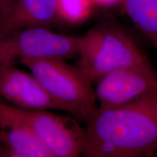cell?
<instances>
[{
	"label": "cell",
	"mask_w": 157,
	"mask_h": 157,
	"mask_svg": "<svg viewBox=\"0 0 157 157\" xmlns=\"http://www.w3.org/2000/svg\"><path fill=\"white\" fill-rule=\"evenodd\" d=\"M121 0H92L93 5H97L102 7H110L121 3Z\"/></svg>",
	"instance_id": "cell-12"
},
{
	"label": "cell",
	"mask_w": 157,
	"mask_h": 157,
	"mask_svg": "<svg viewBox=\"0 0 157 157\" xmlns=\"http://www.w3.org/2000/svg\"><path fill=\"white\" fill-rule=\"evenodd\" d=\"M40 82L60 109L78 120L87 121L98 109L92 84L77 67L61 58L21 59Z\"/></svg>",
	"instance_id": "cell-3"
},
{
	"label": "cell",
	"mask_w": 157,
	"mask_h": 157,
	"mask_svg": "<svg viewBox=\"0 0 157 157\" xmlns=\"http://www.w3.org/2000/svg\"><path fill=\"white\" fill-rule=\"evenodd\" d=\"M121 4L136 28L157 47V0H121Z\"/></svg>",
	"instance_id": "cell-10"
},
{
	"label": "cell",
	"mask_w": 157,
	"mask_h": 157,
	"mask_svg": "<svg viewBox=\"0 0 157 157\" xmlns=\"http://www.w3.org/2000/svg\"><path fill=\"white\" fill-rule=\"evenodd\" d=\"M0 156L52 157L15 107L0 102Z\"/></svg>",
	"instance_id": "cell-8"
},
{
	"label": "cell",
	"mask_w": 157,
	"mask_h": 157,
	"mask_svg": "<svg viewBox=\"0 0 157 157\" xmlns=\"http://www.w3.org/2000/svg\"><path fill=\"white\" fill-rule=\"evenodd\" d=\"M77 68L93 85L115 71L150 66V62L134 40L111 25H101L82 36Z\"/></svg>",
	"instance_id": "cell-2"
},
{
	"label": "cell",
	"mask_w": 157,
	"mask_h": 157,
	"mask_svg": "<svg viewBox=\"0 0 157 157\" xmlns=\"http://www.w3.org/2000/svg\"><path fill=\"white\" fill-rule=\"evenodd\" d=\"M59 19L71 24H79L89 18L93 10L92 0H56Z\"/></svg>",
	"instance_id": "cell-11"
},
{
	"label": "cell",
	"mask_w": 157,
	"mask_h": 157,
	"mask_svg": "<svg viewBox=\"0 0 157 157\" xmlns=\"http://www.w3.org/2000/svg\"><path fill=\"white\" fill-rule=\"evenodd\" d=\"M82 36L53 32L48 27H31L0 35V64L15 58L67 59L78 56Z\"/></svg>",
	"instance_id": "cell-4"
},
{
	"label": "cell",
	"mask_w": 157,
	"mask_h": 157,
	"mask_svg": "<svg viewBox=\"0 0 157 157\" xmlns=\"http://www.w3.org/2000/svg\"><path fill=\"white\" fill-rule=\"evenodd\" d=\"M83 156L157 154V91L121 106L97 109L87 121Z\"/></svg>",
	"instance_id": "cell-1"
},
{
	"label": "cell",
	"mask_w": 157,
	"mask_h": 157,
	"mask_svg": "<svg viewBox=\"0 0 157 157\" xmlns=\"http://www.w3.org/2000/svg\"><path fill=\"white\" fill-rule=\"evenodd\" d=\"M156 50H157V47H156Z\"/></svg>",
	"instance_id": "cell-14"
},
{
	"label": "cell",
	"mask_w": 157,
	"mask_h": 157,
	"mask_svg": "<svg viewBox=\"0 0 157 157\" xmlns=\"http://www.w3.org/2000/svg\"><path fill=\"white\" fill-rule=\"evenodd\" d=\"M15 109L52 157H76L83 154L85 129L74 119L48 110Z\"/></svg>",
	"instance_id": "cell-5"
},
{
	"label": "cell",
	"mask_w": 157,
	"mask_h": 157,
	"mask_svg": "<svg viewBox=\"0 0 157 157\" xmlns=\"http://www.w3.org/2000/svg\"><path fill=\"white\" fill-rule=\"evenodd\" d=\"M96 84L94 92L100 110L121 106L157 91V76L151 66L115 71L103 76Z\"/></svg>",
	"instance_id": "cell-6"
},
{
	"label": "cell",
	"mask_w": 157,
	"mask_h": 157,
	"mask_svg": "<svg viewBox=\"0 0 157 157\" xmlns=\"http://www.w3.org/2000/svg\"><path fill=\"white\" fill-rule=\"evenodd\" d=\"M59 19L56 0H11L0 15V35L31 27H48Z\"/></svg>",
	"instance_id": "cell-9"
},
{
	"label": "cell",
	"mask_w": 157,
	"mask_h": 157,
	"mask_svg": "<svg viewBox=\"0 0 157 157\" xmlns=\"http://www.w3.org/2000/svg\"><path fill=\"white\" fill-rule=\"evenodd\" d=\"M0 95L19 109L60 110L32 74L19 69L13 63L0 64Z\"/></svg>",
	"instance_id": "cell-7"
},
{
	"label": "cell",
	"mask_w": 157,
	"mask_h": 157,
	"mask_svg": "<svg viewBox=\"0 0 157 157\" xmlns=\"http://www.w3.org/2000/svg\"><path fill=\"white\" fill-rule=\"evenodd\" d=\"M11 0H0V15L7 8Z\"/></svg>",
	"instance_id": "cell-13"
}]
</instances>
